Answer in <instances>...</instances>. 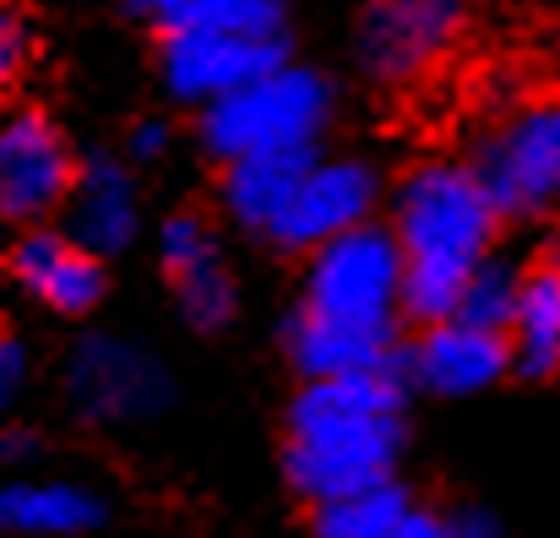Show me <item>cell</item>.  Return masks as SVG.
Instances as JSON below:
<instances>
[{
	"label": "cell",
	"instance_id": "cell-11",
	"mask_svg": "<svg viewBox=\"0 0 560 538\" xmlns=\"http://www.w3.org/2000/svg\"><path fill=\"white\" fill-rule=\"evenodd\" d=\"M66 239L88 256H115L137 239V179L120 159L109 153H93L77 175H71V190H66Z\"/></svg>",
	"mask_w": 560,
	"mask_h": 538
},
{
	"label": "cell",
	"instance_id": "cell-3",
	"mask_svg": "<svg viewBox=\"0 0 560 538\" xmlns=\"http://www.w3.org/2000/svg\"><path fill=\"white\" fill-rule=\"evenodd\" d=\"M495 212L474 185L468 164L430 159L402 179L392 207V245L402 261V316L435 327L452 321L468 272L495 245Z\"/></svg>",
	"mask_w": 560,
	"mask_h": 538
},
{
	"label": "cell",
	"instance_id": "cell-8",
	"mask_svg": "<svg viewBox=\"0 0 560 538\" xmlns=\"http://www.w3.org/2000/svg\"><path fill=\"white\" fill-rule=\"evenodd\" d=\"M71 148L44 109L0 115V223H44L71 190Z\"/></svg>",
	"mask_w": 560,
	"mask_h": 538
},
{
	"label": "cell",
	"instance_id": "cell-25",
	"mask_svg": "<svg viewBox=\"0 0 560 538\" xmlns=\"http://www.w3.org/2000/svg\"><path fill=\"white\" fill-rule=\"evenodd\" d=\"M381 538H446V517H441V512H419V506H413L392 534H381Z\"/></svg>",
	"mask_w": 560,
	"mask_h": 538
},
{
	"label": "cell",
	"instance_id": "cell-26",
	"mask_svg": "<svg viewBox=\"0 0 560 538\" xmlns=\"http://www.w3.org/2000/svg\"><path fill=\"white\" fill-rule=\"evenodd\" d=\"M137 16H148V22H159V27H175L180 16H186L190 0H126Z\"/></svg>",
	"mask_w": 560,
	"mask_h": 538
},
{
	"label": "cell",
	"instance_id": "cell-12",
	"mask_svg": "<svg viewBox=\"0 0 560 538\" xmlns=\"http://www.w3.org/2000/svg\"><path fill=\"white\" fill-rule=\"evenodd\" d=\"M11 278L38 305H49L55 316H88L104 300V289H109L104 261L77 250L66 234H49V229H27L11 245Z\"/></svg>",
	"mask_w": 560,
	"mask_h": 538
},
{
	"label": "cell",
	"instance_id": "cell-4",
	"mask_svg": "<svg viewBox=\"0 0 560 538\" xmlns=\"http://www.w3.org/2000/svg\"><path fill=\"white\" fill-rule=\"evenodd\" d=\"M338 109V93L322 71L283 60L278 71L256 77L250 87L201 109V148L229 169L245 159L272 153H316Z\"/></svg>",
	"mask_w": 560,
	"mask_h": 538
},
{
	"label": "cell",
	"instance_id": "cell-15",
	"mask_svg": "<svg viewBox=\"0 0 560 538\" xmlns=\"http://www.w3.org/2000/svg\"><path fill=\"white\" fill-rule=\"evenodd\" d=\"M506 354H512V370L528 375V381L556 375V364H560V272L550 261H539V267L523 272L517 311H512V321H506Z\"/></svg>",
	"mask_w": 560,
	"mask_h": 538
},
{
	"label": "cell",
	"instance_id": "cell-10",
	"mask_svg": "<svg viewBox=\"0 0 560 538\" xmlns=\"http://www.w3.org/2000/svg\"><path fill=\"white\" fill-rule=\"evenodd\" d=\"M289 60V44H245V38H223V33H196V27H170L164 49H159V71L164 87L180 104H218L240 87H250L256 77L278 71Z\"/></svg>",
	"mask_w": 560,
	"mask_h": 538
},
{
	"label": "cell",
	"instance_id": "cell-14",
	"mask_svg": "<svg viewBox=\"0 0 560 538\" xmlns=\"http://www.w3.org/2000/svg\"><path fill=\"white\" fill-rule=\"evenodd\" d=\"M104 523V501L88 484L38 479L0 484V538H82Z\"/></svg>",
	"mask_w": 560,
	"mask_h": 538
},
{
	"label": "cell",
	"instance_id": "cell-27",
	"mask_svg": "<svg viewBox=\"0 0 560 538\" xmlns=\"http://www.w3.org/2000/svg\"><path fill=\"white\" fill-rule=\"evenodd\" d=\"M27 452H33V435H22V430L0 435V457H27Z\"/></svg>",
	"mask_w": 560,
	"mask_h": 538
},
{
	"label": "cell",
	"instance_id": "cell-20",
	"mask_svg": "<svg viewBox=\"0 0 560 538\" xmlns=\"http://www.w3.org/2000/svg\"><path fill=\"white\" fill-rule=\"evenodd\" d=\"M175 294H180V311H186V321L196 332L229 327L234 321V305H240L234 278L223 272V261H207V267H196L186 278H175Z\"/></svg>",
	"mask_w": 560,
	"mask_h": 538
},
{
	"label": "cell",
	"instance_id": "cell-17",
	"mask_svg": "<svg viewBox=\"0 0 560 538\" xmlns=\"http://www.w3.org/2000/svg\"><path fill=\"white\" fill-rule=\"evenodd\" d=\"M408 512H413L408 490L397 479H386V484H371V490L322 501L316 506V538H381L392 534Z\"/></svg>",
	"mask_w": 560,
	"mask_h": 538
},
{
	"label": "cell",
	"instance_id": "cell-13",
	"mask_svg": "<svg viewBox=\"0 0 560 538\" xmlns=\"http://www.w3.org/2000/svg\"><path fill=\"white\" fill-rule=\"evenodd\" d=\"M506 370H512L506 338L479 332V327H463V321H435V327H424V338L413 343L402 375H413L424 391L468 397V391L495 386Z\"/></svg>",
	"mask_w": 560,
	"mask_h": 538
},
{
	"label": "cell",
	"instance_id": "cell-5",
	"mask_svg": "<svg viewBox=\"0 0 560 538\" xmlns=\"http://www.w3.org/2000/svg\"><path fill=\"white\" fill-rule=\"evenodd\" d=\"M468 175L495 218H545L560 196V109L545 98L517 104L479 142Z\"/></svg>",
	"mask_w": 560,
	"mask_h": 538
},
{
	"label": "cell",
	"instance_id": "cell-21",
	"mask_svg": "<svg viewBox=\"0 0 560 538\" xmlns=\"http://www.w3.org/2000/svg\"><path fill=\"white\" fill-rule=\"evenodd\" d=\"M159 256H164V267H170L175 278H186L196 267L218 261V234H212V223H207L201 212H175V218H164V229H159Z\"/></svg>",
	"mask_w": 560,
	"mask_h": 538
},
{
	"label": "cell",
	"instance_id": "cell-22",
	"mask_svg": "<svg viewBox=\"0 0 560 538\" xmlns=\"http://www.w3.org/2000/svg\"><path fill=\"white\" fill-rule=\"evenodd\" d=\"M22 386H27V349L16 338H0V424L11 419Z\"/></svg>",
	"mask_w": 560,
	"mask_h": 538
},
{
	"label": "cell",
	"instance_id": "cell-19",
	"mask_svg": "<svg viewBox=\"0 0 560 538\" xmlns=\"http://www.w3.org/2000/svg\"><path fill=\"white\" fill-rule=\"evenodd\" d=\"M523 272H528V267H517V261H506V256H485V261L468 272V283H463V294H457L452 321L506 338V321H512V311H517Z\"/></svg>",
	"mask_w": 560,
	"mask_h": 538
},
{
	"label": "cell",
	"instance_id": "cell-23",
	"mask_svg": "<svg viewBox=\"0 0 560 538\" xmlns=\"http://www.w3.org/2000/svg\"><path fill=\"white\" fill-rule=\"evenodd\" d=\"M22 60H27V33H22V22L5 11V16H0V98H5L11 82L22 77Z\"/></svg>",
	"mask_w": 560,
	"mask_h": 538
},
{
	"label": "cell",
	"instance_id": "cell-2",
	"mask_svg": "<svg viewBox=\"0 0 560 538\" xmlns=\"http://www.w3.org/2000/svg\"><path fill=\"white\" fill-rule=\"evenodd\" d=\"M402 452V364L338 381H305L289 408V484L305 501H338L386 484Z\"/></svg>",
	"mask_w": 560,
	"mask_h": 538
},
{
	"label": "cell",
	"instance_id": "cell-7",
	"mask_svg": "<svg viewBox=\"0 0 560 538\" xmlns=\"http://www.w3.org/2000/svg\"><path fill=\"white\" fill-rule=\"evenodd\" d=\"M66 397L93 424H137V419L164 413L170 370L137 343L88 338L66 364Z\"/></svg>",
	"mask_w": 560,
	"mask_h": 538
},
{
	"label": "cell",
	"instance_id": "cell-6",
	"mask_svg": "<svg viewBox=\"0 0 560 538\" xmlns=\"http://www.w3.org/2000/svg\"><path fill=\"white\" fill-rule=\"evenodd\" d=\"M468 27V0H371L360 16V66L386 87L435 71Z\"/></svg>",
	"mask_w": 560,
	"mask_h": 538
},
{
	"label": "cell",
	"instance_id": "cell-28",
	"mask_svg": "<svg viewBox=\"0 0 560 538\" xmlns=\"http://www.w3.org/2000/svg\"><path fill=\"white\" fill-rule=\"evenodd\" d=\"M0 16H5V0H0Z\"/></svg>",
	"mask_w": 560,
	"mask_h": 538
},
{
	"label": "cell",
	"instance_id": "cell-9",
	"mask_svg": "<svg viewBox=\"0 0 560 538\" xmlns=\"http://www.w3.org/2000/svg\"><path fill=\"white\" fill-rule=\"evenodd\" d=\"M375 196H381V179L365 159H311V169L300 175L267 239L278 250H316V245L371 223Z\"/></svg>",
	"mask_w": 560,
	"mask_h": 538
},
{
	"label": "cell",
	"instance_id": "cell-1",
	"mask_svg": "<svg viewBox=\"0 0 560 538\" xmlns=\"http://www.w3.org/2000/svg\"><path fill=\"white\" fill-rule=\"evenodd\" d=\"M402 261L381 223L311 250L305 305L289 316V359L305 381H338L397 359Z\"/></svg>",
	"mask_w": 560,
	"mask_h": 538
},
{
	"label": "cell",
	"instance_id": "cell-16",
	"mask_svg": "<svg viewBox=\"0 0 560 538\" xmlns=\"http://www.w3.org/2000/svg\"><path fill=\"white\" fill-rule=\"evenodd\" d=\"M311 159H316V153H272V159L229 164V175H223V212H229L245 234L267 239L272 223L283 218V207H289L300 175L311 169Z\"/></svg>",
	"mask_w": 560,
	"mask_h": 538
},
{
	"label": "cell",
	"instance_id": "cell-24",
	"mask_svg": "<svg viewBox=\"0 0 560 538\" xmlns=\"http://www.w3.org/2000/svg\"><path fill=\"white\" fill-rule=\"evenodd\" d=\"M170 120H137L131 126V137H126V153L137 159V164H159L164 153H170Z\"/></svg>",
	"mask_w": 560,
	"mask_h": 538
},
{
	"label": "cell",
	"instance_id": "cell-18",
	"mask_svg": "<svg viewBox=\"0 0 560 538\" xmlns=\"http://www.w3.org/2000/svg\"><path fill=\"white\" fill-rule=\"evenodd\" d=\"M175 27L223 33L245 44H289V0H190Z\"/></svg>",
	"mask_w": 560,
	"mask_h": 538
}]
</instances>
